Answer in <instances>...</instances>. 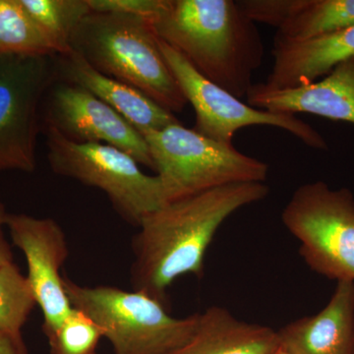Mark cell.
Instances as JSON below:
<instances>
[{
  "label": "cell",
  "mask_w": 354,
  "mask_h": 354,
  "mask_svg": "<svg viewBox=\"0 0 354 354\" xmlns=\"http://www.w3.org/2000/svg\"><path fill=\"white\" fill-rule=\"evenodd\" d=\"M6 227L14 245L24 254L28 281L43 313L44 335L48 334L73 308L62 274L69 256L66 235L53 218L27 214H8Z\"/></svg>",
  "instance_id": "8fae6325"
},
{
  "label": "cell",
  "mask_w": 354,
  "mask_h": 354,
  "mask_svg": "<svg viewBox=\"0 0 354 354\" xmlns=\"http://www.w3.org/2000/svg\"><path fill=\"white\" fill-rule=\"evenodd\" d=\"M36 305L32 286L17 265L0 266V333L26 346L22 329Z\"/></svg>",
  "instance_id": "ffe728a7"
},
{
  "label": "cell",
  "mask_w": 354,
  "mask_h": 354,
  "mask_svg": "<svg viewBox=\"0 0 354 354\" xmlns=\"http://www.w3.org/2000/svg\"><path fill=\"white\" fill-rule=\"evenodd\" d=\"M55 57L0 55V172L36 169L41 106L58 80Z\"/></svg>",
  "instance_id": "ba28073f"
},
{
  "label": "cell",
  "mask_w": 354,
  "mask_h": 354,
  "mask_svg": "<svg viewBox=\"0 0 354 354\" xmlns=\"http://www.w3.org/2000/svg\"><path fill=\"white\" fill-rule=\"evenodd\" d=\"M0 354H29L27 346L18 344L8 335L0 333Z\"/></svg>",
  "instance_id": "603a6c76"
},
{
  "label": "cell",
  "mask_w": 354,
  "mask_h": 354,
  "mask_svg": "<svg viewBox=\"0 0 354 354\" xmlns=\"http://www.w3.org/2000/svg\"><path fill=\"white\" fill-rule=\"evenodd\" d=\"M277 330L236 318L227 309L211 306L200 313L194 334L169 354H274Z\"/></svg>",
  "instance_id": "e0dca14e"
},
{
  "label": "cell",
  "mask_w": 354,
  "mask_h": 354,
  "mask_svg": "<svg viewBox=\"0 0 354 354\" xmlns=\"http://www.w3.org/2000/svg\"><path fill=\"white\" fill-rule=\"evenodd\" d=\"M48 160L58 176L102 191L114 211L134 227L165 205L157 176H148L129 153L106 144L69 141L53 128L44 129Z\"/></svg>",
  "instance_id": "8992f818"
},
{
  "label": "cell",
  "mask_w": 354,
  "mask_h": 354,
  "mask_svg": "<svg viewBox=\"0 0 354 354\" xmlns=\"http://www.w3.org/2000/svg\"><path fill=\"white\" fill-rule=\"evenodd\" d=\"M266 183H236L165 203L140 223L132 241V290L167 305V290L185 274L201 277L218 228L235 212L264 200Z\"/></svg>",
  "instance_id": "6da1fadb"
},
{
  "label": "cell",
  "mask_w": 354,
  "mask_h": 354,
  "mask_svg": "<svg viewBox=\"0 0 354 354\" xmlns=\"http://www.w3.org/2000/svg\"><path fill=\"white\" fill-rule=\"evenodd\" d=\"M0 55H57L20 0H0Z\"/></svg>",
  "instance_id": "d6986e66"
},
{
  "label": "cell",
  "mask_w": 354,
  "mask_h": 354,
  "mask_svg": "<svg viewBox=\"0 0 354 354\" xmlns=\"http://www.w3.org/2000/svg\"><path fill=\"white\" fill-rule=\"evenodd\" d=\"M274 354H286V353H283V351H279L278 353H274Z\"/></svg>",
  "instance_id": "484cf974"
},
{
  "label": "cell",
  "mask_w": 354,
  "mask_h": 354,
  "mask_svg": "<svg viewBox=\"0 0 354 354\" xmlns=\"http://www.w3.org/2000/svg\"><path fill=\"white\" fill-rule=\"evenodd\" d=\"M271 73L267 90H283L316 82L342 62L354 58V26L305 39L276 35L272 44Z\"/></svg>",
  "instance_id": "7c38bea8"
},
{
  "label": "cell",
  "mask_w": 354,
  "mask_h": 354,
  "mask_svg": "<svg viewBox=\"0 0 354 354\" xmlns=\"http://www.w3.org/2000/svg\"><path fill=\"white\" fill-rule=\"evenodd\" d=\"M286 354H354V281H337L325 308L277 330Z\"/></svg>",
  "instance_id": "9a60e30c"
},
{
  "label": "cell",
  "mask_w": 354,
  "mask_h": 354,
  "mask_svg": "<svg viewBox=\"0 0 354 354\" xmlns=\"http://www.w3.org/2000/svg\"><path fill=\"white\" fill-rule=\"evenodd\" d=\"M158 44L187 104L194 109L196 120L193 129L203 136L234 145V134L241 128L264 125L286 130L311 148L327 150V142L322 135L297 115L249 106L198 73L185 58L164 41L158 39Z\"/></svg>",
  "instance_id": "9c48e42d"
},
{
  "label": "cell",
  "mask_w": 354,
  "mask_h": 354,
  "mask_svg": "<svg viewBox=\"0 0 354 354\" xmlns=\"http://www.w3.org/2000/svg\"><path fill=\"white\" fill-rule=\"evenodd\" d=\"M70 304L104 333L113 354H169L194 334L200 313L176 318L167 305L137 290L82 286L64 276Z\"/></svg>",
  "instance_id": "277c9868"
},
{
  "label": "cell",
  "mask_w": 354,
  "mask_h": 354,
  "mask_svg": "<svg viewBox=\"0 0 354 354\" xmlns=\"http://www.w3.org/2000/svg\"><path fill=\"white\" fill-rule=\"evenodd\" d=\"M69 46L104 75L137 88L174 114L187 104L146 18L92 11L77 26Z\"/></svg>",
  "instance_id": "3957f363"
},
{
  "label": "cell",
  "mask_w": 354,
  "mask_h": 354,
  "mask_svg": "<svg viewBox=\"0 0 354 354\" xmlns=\"http://www.w3.org/2000/svg\"><path fill=\"white\" fill-rule=\"evenodd\" d=\"M158 39L198 73L239 99L252 88L264 58L256 23L234 0H162L149 19Z\"/></svg>",
  "instance_id": "7a4b0ae2"
},
{
  "label": "cell",
  "mask_w": 354,
  "mask_h": 354,
  "mask_svg": "<svg viewBox=\"0 0 354 354\" xmlns=\"http://www.w3.org/2000/svg\"><path fill=\"white\" fill-rule=\"evenodd\" d=\"M46 337L51 354H97L104 333L90 317L72 308L64 322Z\"/></svg>",
  "instance_id": "44dd1931"
},
{
  "label": "cell",
  "mask_w": 354,
  "mask_h": 354,
  "mask_svg": "<svg viewBox=\"0 0 354 354\" xmlns=\"http://www.w3.org/2000/svg\"><path fill=\"white\" fill-rule=\"evenodd\" d=\"M165 203L236 183H265L270 167L234 145L203 136L180 122L144 135Z\"/></svg>",
  "instance_id": "5b68a950"
},
{
  "label": "cell",
  "mask_w": 354,
  "mask_h": 354,
  "mask_svg": "<svg viewBox=\"0 0 354 354\" xmlns=\"http://www.w3.org/2000/svg\"><path fill=\"white\" fill-rule=\"evenodd\" d=\"M53 128L65 139L81 144H106L129 153L140 165L153 171L143 135L120 113L94 95L57 81L44 97L41 130Z\"/></svg>",
  "instance_id": "30bf717a"
},
{
  "label": "cell",
  "mask_w": 354,
  "mask_h": 354,
  "mask_svg": "<svg viewBox=\"0 0 354 354\" xmlns=\"http://www.w3.org/2000/svg\"><path fill=\"white\" fill-rule=\"evenodd\" d=\"M8 213H7L6 207H4L3 203L0 200V241L4 239V230L3 228L6 225V218Z\"/></svg>",
  "instance_id": "d4e9b609"
},
{
  "label": "cell",
  "mask_w": 354,
  "mask_h": 354,
  "mask_svg": "<svg viewBox=\"0 0 354 354\" xmlns=\"http://www.w3.org/2000/svg\"><path fill=\"white\" fill-rule=\"evenodd\" d=\"M55 65L58 81L88 91L120 113L143 136L180 122L174 113L137 88L95 70L75 51L57 55Z\"/></svg>",
  "instance_id": "5bb4252c"
},
{
  "label": "cell",
  "mask_w": 354,
  "mask_h": 354,
  "mask_svg": "<svg viewBox=\"0 0 354 354\" xmlns=\"http://www.w3.org/2000/svg\"><path fill=\"white\" fill-rule=\"evenodd\" d=\"M94 12L129 14L151 19L160 9L162 0H88Z\"/></svg>",
  "instance_id": "7402d4cb"
},
{
  "label": "cell",
  "mask_w": 354,
  "mask_h": 354,
  "mask_svg": "<svg viewBox=\"0 0 354 354\" xmlns=\"http://www.w3.org/2000/svg\"><path fill=\"white\" fill-rule=\"evenodd\" d=\"M286 230L299 241L312 271L335 281H354V196L323 181L300 185L281 213Z\"/></svg>",
  "instance_id": "52a82bcc"
},
{
  "label": "cell",
  "mask_w": 354,
  "mask_h": 354,
  "mask_svg": "<svg viewBox=\"0 0 354 354\" xmlns=\"http://www.w3.org/2000/svg\"><path fill=\"white\" fill-rule=\"evenodd\" d=\"M11 262H13V253L10 244L6 241V239H2L0 241V266Z\"/></svg>",
  "instance_id": "cb8c5ba5"
},
{
  "label": "cell",
  "mask_w": 354,
  "mask_h": 354,
  "mask_svg": "<svg viewBox=\"0 0 354 354\" xmlns=\"http://www.w3.org/2000/svg\"><path fill=\"white\" fill-rule=\"evenodd\" d=\"M253 22L277 28L283 38L305 39L354 26V0H241Z\"/></svg>",
  "instance_id": "2e32d148"
},
{
  "label": "cell",
  "mask_w": 354,
  "mask_h": 354,
  "mask_svg": "<svg viewBox=\"0 0 354 354\" xmlns=\"http://www.w3.org/2000/svg\"><path fill=\"white\" fill-rule=\"evenodd\" d=\"M249 106L274 113H308L354 124V58L342 62L322 80L283 90L254 84Z\"/></svg>",
  "instance_id": "4fadbf2b"
},
{
  "label": "cell",
  "mask_w": 354,
  "mask_h": 354,
  "mask_svg": "<svg viewBox=\"0 0 354 354\" xmlns=\"http://www.w3.org/2000/svg\"><path fill=\"white\" fill-rule=\"evenodd\" d=\"M57 55L70 50V39L81 21L92 12L88 0H20Z\"/></svg>",
  "instance_id": "ac0fdd59"
}]
</instances>
